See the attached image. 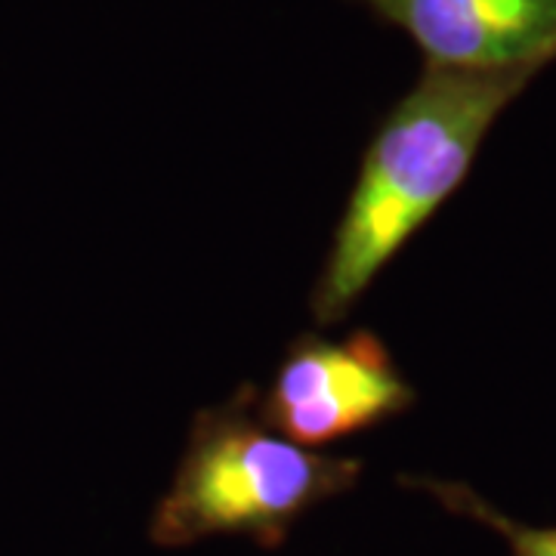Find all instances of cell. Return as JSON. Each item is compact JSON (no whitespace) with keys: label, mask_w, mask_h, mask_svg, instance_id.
I'll list each match as a JSON object with an SVG mask.
<instances>
[{"label":"cell","mask_w":556,"mask_h":556,"mask_svg":"<svg viewBox=\"0 0 556 556\" xmlns=\"http://www.w3.org/2000/svg\"><path fill=\"white\" fill-rule=\"evenodd\" d=\"M544 68L457 72L424 65L368 142L309 309L318 325L353 313L390 260L470 177L497 118Z\"/></svg>","instance_id":"obj_1"},{"label":"cell","mask_w":556,"mask_h":556,"mask_svg":"<svg viewBox=\"0 0 556 556\" xmlns=\"http://www.w3.org/2000/svg\"><path fill=\"white\" fill-rule=\"evenodd\" d=\"M257 399L244 383L223 405L199 412L170 489L149 522L159 547L244 535L273 551L313 507L358 482V457L318 455L281 437L260 417Z\"/></svg>","instance_id":"obj_2"},{"label":"cell","mask_w":556,"mask_h":556,"mask_svg":"<svg viewBox=\"0 0 556 556\" xmlns=\"http://www.w3.org/2000/svg\"><path fill=\"white\" fill-rule=\"evenodd\" d=\"M415 399L387 343L356 328L338 340L300 334L257 408L276 433L318 448L405 415Z\"/></svg>","instance_id":"obj_3"},{"label":"cell","mask_w":556,"mask_h":556,"mask_svg":"<svg viewBox=\"0 0 556 556\" xmlns=\"http://www.w3.org/2000/svg\"><path fill=\"white\" fill-rule=\"evenodd\" d=\"M415 40L424 65L457 72L547 68L556 0H358Z\"/></svg>","instance_id":"obj_4"},{"label":"cell","mask_w":556,"mask_h":556,"mask_svg":"<svg viewBox=\"0 0 556 556\" xmlns=\"http://www.w3.org/2000/svg\"><path fill=\"white\" fill-rule=\"evenodd\" d=\"M399 482L405 489L433 495L448 514L473 519L479 526L497 532L514 556H556V526H526L519 519L507 517L504 510H497L492 501H485L467 482L430 477H399Z\"/></svg>","instance_id":"obj_5"}]
</instances>
